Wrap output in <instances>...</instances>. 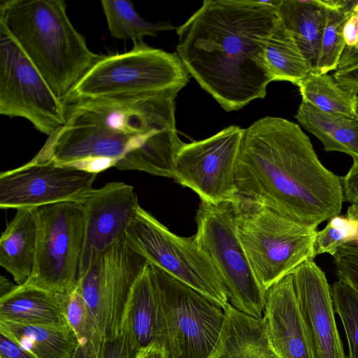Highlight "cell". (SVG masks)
I'll use <instances>...</instances> for the list:
<instances>
[{
    "label": "cell",
    "instance_id": "8992f818",
    "mask_svg": "<svg viewBox=\"0 0 358 358\" xmlns=\"http://www.w3.org/2000/svg\"><path fill=\"white\" fill-rule=\"evenodd\" d=\"M233 204L239 241L264 292L315 257L316 229L257 203L238 199Z\"/></svg>",
    "mask_w": 358,
    "mask_h": 358
},
{
    "label": "cell",
    "instance_id": "ac0fdd59",
    "mask_svg": "<svg viewBox=\"0 0 358 358\" xmlns=\"http://www.w3.org/2000/svg\"><path fill=\"white\" fill-rule=\"evenodd\" d=\"M121 329L125 331L135 357L139 350L152 343L163 345L159 301L150 264L131 289Z\"/></svg>",
    "mask_w": 358,
    "mask_h": 358
},
{
    "label": "cell",
    "instance_id": "83f0119b",
    "mask_svg": "<svg viewBox=\"0 0 358 358\" xmlns=\"http://www.w3.org/2000/svg\"><path fill=\"white\" fill-rule=\"evenodd\" d=\"M331 292L348 340L349 358H358V294L341 280L332 285Z\"/></svg>",
    "mask_w": 358,
    "mask_h": 358
},
{
    "label": "cell",
    "instance_id": "484cf974",
    "mask_svg": "<svg viewBox=\"0 0 358 358\" xmlns=\"http://www.w3.org/2000/svg\"><path fill=\"white\" fill-rule=\"evenodd\" d=\"M101 3L110 34L114 38L141 42L145 36L155 37L160 31L176 29L168 22L152 23L145 20L129 0H101Z\"/></svg>",
    "mask_w": 358,
    "mask_h": 358
},
{
    "label": "cell",
    "instance_id": "f35d334b",
    "mask_svg": "<svg viewBox=\"0 0 358 358\" xmlns=\"http://www.w3.org/2000/svg\"><path fill=\"white\" fill-rule=\"evenodd\" d=\"M17 285L13 284L8 279L4 276H1L0 279V297L8 294L13 291Z\"/></svg>",
    "mask_w": 358,
    "mask_h": 358
},
{
    "label": "cell",
    "instance_id": "b9f144b4",
    "mask_svg": "<svg viewBox=\"0 0 358 358\" xmlns=\"http://www.w3.org/2000/svg\"><path fill=\"white\" fill-rule=\"evenodd\" d=\"M356 222H358V220H357Z\"/></svg>",
    "mask_w": 358,
    "mask_h": 358
},
{
    "label": "cell",
    "instance_id": "836d02e7",
    "mask_svg": "<svg viewBox=\"0 0 358 358\" xmlns=\"http://www.w3.org/2000/svg\"><path fill=\"white\" fill-rule=\"evenodd\" d=\"M344 201L351 204L358 203V158L342 179Z\"/></svg>",
    "mask_w": 358,
    "mask_h": 358
},
{
    "label": "cell",
    "instance_id": "1f68e13d",
    "mask_svg": "<svg viewBox=\"0 0 358 358\" xmlns=\"http://www.w3.org/2000/svg\"><path fill=\"white\" fill-rule=\"evenodd\" d=\"M331 152H340L358 158V118H345L333 137Z\"/></svg>",
    "mask_w": 358,
    "mask_h": 358
},
{
    "label": "cell",
    "instance_id": "cb8c5ba5",
    "mask_svg": "<svg viewBox=\"0 0 358 358\" xmlns=\"http://www.w3.org/2000/svg\"><path fill=\"white\" fill-rule=\"evenodd\" d=\"M264 59L272 81L298 85L312 73L307 59L280 19L266 42Z\"/></svg>",
    "mask_w": 358,
    "mask_h": 358
},
{
    "label": "cell",
    "instance_id": "6da1fadb",
    "mask_svg": "<svg viewBox=\"0 0 358 358\" xmlns=\"http://www.w3.org/2000/svg\"><path fill=\"white\" fill-rule=\"evenodd\" d=\"M64 102V124L33 161L52 160L97 174L115 167L173 178L184 143L176 129L175 99L121 96Z\"/></svg>",
    "mask_w": 358,
    "mask_h": 358
},
{
    "label": "cell",
    "instance_id": "5bb4252c",
    "mask_svg": "<svg viewBox=\"0 0 358 358\" xmlns=\"http://www.w3.org/2000/svg\"><path fill=\"white\" fill-rule=\"evenodd\" d=\"M97 173L52 160L25 164L0 174V208H34L64 201L80 202Z\"/></svg>",
    "mask_w": 358,
    "mask_h": 358
},
{
    "label": "cell",
    "instance_id": "ffe728a7",
    "mask_svg": "<svg viewBox=\"0 0 358 358\" xmlns=\"http://www.w3.org/2000/svg\"><path fill=\"white\" fill-rule=\"evenodd\" d=\"M0 320L35 326L69 324L62 294L26 283L0 297Z\"/></svg>",
    "mask_w": 358,
    "mask_h": 358
},
{
    "label": "cell",
    "instance_id": "30bf717a",
    "mask_svg": "<svg viewBox=\"0 0 358 358\" xmlns=\"http://www.w3.org/2000/svg\"><path fill=\"white\" fill-rule=\"evenodd\" d=\"M36 249L34 268L26 284L58 294L78 285L85 239V215L78 201L34 208Z\"/></svg>",
    "mask_w": 358,
    "mask_h": 358
},
{
    "label": "cell",
    "instance_id": "d6986e66",
    "mask_svg": "<svg viewBox=\"0 0 358 358\" xmlns=\"http://www.w3.org/2000/svg\"><path fill=\"white\" fill-rule=\"evenodd\" d=\"M218 341L208 358H278L265 317L256 318L228 303Z\"/></svg>",
    "mask_w": 358,
    "mask_h": 358
},
{
    "label": "cell",
    "instance_id": "7bdbcfd3",
    "mask_svg": "<svg viewBox=\"0 0 358 358\" xmlns=\"http://www.w3.org/2000/svg\"><path fill=\"white\" fill-rule=\"evenodd\" d=\"M357 45H356V46H357Z\"/></svg>",
    "mask_w": 358,
    "mask_h": 358
},
{
    "label": "cell",
    "instance_id": "e0dca14e",
    "mask_svg": "<svg viewBox=\"0 0 358 358\" xmlns=\"http://www.w3.org/2000/svg\"><path fill=\"white\" fill-rule=\"evenodd\" d=\"M264 317L267 322L271 345L278 358H313L292 273L265 291Z\"/></svg>",
    "mask_w": 358,
    "mask_h": 358
},
{
    "label": "cell",
    "instance_id": "f546056e",
    "mask_svg": "<svg viewBox=\"0 0 358 358\" xmlns=\"http://www.w3.org/2000/svg\"><path fill=\"white\" fill-rule=\"evenodd\" d=\"M358 235V222L349 219L343 227H334L329 223L326 227L317 231L314 250L315 256L328 253L331 256L343 245L353 241Z\"/></svg>",
    "mask_w": 358,
    "mask_h": 358
},
{
    "label": "cell",
    "instance_id": "ba28073f",
    "mask_svg": "<svg viewBox=\"0 0 358 358\" xmlns=\"http://www.w3.org/2000/svg\"><path fill=\"white\" fill-rule=\"evenodd\" d=\"M124 241L150 264L190 286L221 308L229 303L217 270L194 236L173 234L140 206L126 230Z\"/></svg>",
    "mask_w": 358,
    "mask_h": 358
},
{
    "label": "cell",
    "instance_id": "603a6c76",
    "mask_svg": "<svg viewBox=\"0 0 358 358\" xmlns=\"http://www.w3.org/2000/svg\"><path fill=\"white\" fill-rule=\"evenodd\" d=\"M0 333L36 358H71L77 345L69 324L45 327L0 320Z\"/></svg>",
    "mask_w": 358,
    "mask_h": 358
},
{
    "label": "cell",
    "instance_id": "f1b7e54d",
    "mask_svg": "<svg viewBox=\"0 0 358 358\" xmlns=\"http://www.w3.org/2000/svg\"><path fill=\"white\" fill-rule=\"evenodd\" d=\"M295 117L304 129L320 141L327 152H331L334 135L347 118L327 113L304 101L300 103Z\"/></svg>",
    "mask_w": 358,
    "mask_h": 358
},
{
    "label": "cell",
    "instance_id": "4dcf8cb0",
    "mask_svg": "<svg viewBox=\"0 0 358 358\" xmlns=\"http://www.w3.org/2000/svg\"><path fill=\"white\" fill-rule=\"evenodd\" d=\"M336 273L358 294V246L354 241L341 246L333 256Z\"/></svg>",
    "mask_w": 358,
    "mask_h": 358
},
{
    "label": "cell",
    "instance_id": "4316f807",
    "mask_svg": "<svg viewBox=\"0 0 358 358\" xmlns=\"http://www.w3.org/2000/svg\"><path fill=\"white\" fill-rule=\"evenodd\" d=\"M353 13L349 1L343 0V7L327 9L325 25L321 39L317 64L312 73L324 74L336 71L346 47L343 28Z\"/></svg>",
    "mask_w": 358,
    "mask_h": 358
},
{
    "label": "cell",
    "instance_id": "8fae6325",
    "mask_svg": "<svg viewBox=\"0 0 358 358\" xmlns=\"http://www.w3.org/2000/svg\"><path fill=\"white\" fill-rule=\"evenodd\" d=\"M0 113L22 117L50 136L66 122V104L0 26Z\"/></svg>",
    "mask_w": 358,
    "mask_h": 358
},
{
    "label": "cell",
    "instance_id": "d590c367",
    "mask_svg": "<svg viewBox=\"0 0 358 358\" xmlns=\"http://www.w3.org/2000/svg\"><path fill=\"white\" fill-rule=\"evenodd\" d=\"M0 358H36L0 333Z\"/></svg>",
    "mask_w": 358,
    "mask_h": 358
},
{
    "label": "cell",
    "instance_id": "7a4b0ae2",
    "mask_svg": "<svg viewBox=\"0 0 358 358\" xmlns=\"http://www.w3.org/2000/svg\"><path fill=\"white\" fill-rule=\"evenodd\" d=\"M279 20L261 0H205L176 28L177 53L189 76L227 112L266 95L264 51Z\"/></svg>",
    "mask_w": 358,
    "mask_h": 358
},
{
    "label": "cell",
    "instance_id": "d6a6232c",
    "mask_svg": "<svg viewBox=\"0 0 358 358\" xmlns=\"http://www.w3.org/2000/svg\"><path fill=\"white\" fill-rule=\"evenodd\" d=\"M102 358H135L123 329L115 337L106 338Z\"/></svg>",
    "mask_w": 358,
    "mask_h": 358
},
{
    "label": "cell",
    "instance_id": "7402d4cb",
    "mask_svg": "<svg viewBox=\"0 0 358 358\" xmlns=\"http://www.w3.org/2000/svg\"><path fill=\"white\" fill-rule=\"evenodd\" d=\"M36 219L34 208L17 209L0 238V266L17 285L30 278L35 262Z\"/></svg>",
    "mask_w": 358,
    "mask_h": 358
},
{
    "label": "cell",
    "instance_id": "2e32d148",
    "mask_svg": "<svg viewBox=\"0 0 358 358\" xmlns=\"http://www.w3.org/2000/svg\"><path fill=\"white\" fill-rule=\"evenodd\" d=\"M292 274L313 358H345L325 273L313 259H308Z\"/></svg>",
    "mask_w": 358,
    "mask_h": 358
},
{
    "label": "cell",
    "instance_id": "9c48e42d",
    "mask_svg": "<svg viewBox=\"0 0 358 358\" xmlns=\"http://www.w3.org/2000/svg\"><path fill=\"white\" fill-rule=\"evenodd\" d=\"M196 223L194 239L217 270L229 303L250 316L263 317L264 292L239 241L234 204L201 201Z\"/></svg>",
    "mask_w": 358,
    "mask_h": 358
},
{
    "label": "cell",
    "instance_id": "e575fe53",
    "mask_svg": "<svg viewBox=\"0 0 358 358\" xmlns=\"http://www.w3.org/2000/svg\"><path fill=\"white\" fill-rule=\"evenodd\" d=\"M333 77L343 88L358 93V64L337 69L334 71Z\"/></svg>",
    "mask_w": 358,
    "mask_h": 358
},
{
    "label": "cell",
    "instance_id": "44dd1931",
    "mask_svg": "<svg viewBox=\"0 0 358 358\" xmlns=\"http://www.w3.org/2000/svg\"><path fill=\"white\" fill-rule=\"evenodd\" d=\"M336 6L334 0H280L276 8L279 19L293 36L312 72L317 64L327 9Z\"/></svg>",
    "mask_w": 358,
    "mask_h": 358
},
{
    "label": "cell",
    "instance_id": "60d3db41",
    "mask_svg": "<svg viewBox=\"0 0 358 358\" xmlns=\"http://www.w3.org/2000/svg\"><path fill=\"white\" fill-rule=\"evenodd\" d=\"M354 241V242H355V243L358 246V235H357V238H356L355 241Z\"/></svg>",
    "mask_w": 358,
    "mask_h": 358
},
{
    "label": "cell",
    "instance_id": "8d00e7d4",
    "mask_svg": "<svg viewBox=\"0 0 358 358\" xmlns=\"http://www.w3.org/2000/svg\"><path fill=\"white\" fill-rule=\"evenodd\" d=\"M343 36L346 47L353 48L358 45V13H353L346 20Z\"/></svg>",
    "mask_w": 358,
    "mask_h": 358
},
{
    "label": "cell",
    "instance_id": "7c38bea8",
    "mask_svg": "<svg viewBox=\"0 0 358 358\" xmlns=\"http://www.w3.org/2000/svg\"><path fill=\"white\" fill-rule=\"evenodd\" d=\"M244 129L231 125L200 141L183 143L173 178L211 204L238 201L236 171Z\"/></svg>",
    "mask_w": 358,
    "mask_h": 358
},
{
    "label": "cell",
    "instance_id": "d4e9b609",
    "mask_svg": "<svg viewBox=\"0 0 358 358\" xmlns=\"http://www.w3.org/2000/svg\"><path fill=\"white\" fill-rule=\"evenodd\" d=\"M302 101L335 115L358 118V93L341 87L328 73H309L297 85Z\"/></svg>",
    "mask_w": 358,
    "mask_h": 358
},
{
    "label": "cell",
    "instance_id": "74e56055",
    "mask_svg": "<svg viewBox=\"0 0 358 358\" xmlns=\"http://www.w3.org/2000/svg\"><path fill=\"white\" fill-rule=\"evenodd\" d=\"M135 358H170V357L163 345L155 343L139 350Z\"/></svg>",
    "mask_w": 358,
    "mask_h": 358
},
{
    "label": "cell",
    "instance_id": "9a60e30c",
    "mask_svg": "<svg viewBox=\"0 0 358 358\" xmlns=\"http://www.w3.org/2000/svg\"><path fill=\"white\" fill-rule=\"evenodd\" d=\"M80 202L85 224L79 278L111 246L124 241L126 230L141 206L134 187L121 182L93 188Z\"/></svg>",
    "mask_w": 358,
    "mask_h": 358
},
{
    "label": "cell",
    "instance_id": "52a82bcc",
    "mask_svg": "<svg viewBox=\"0 0 358 358\" xmlns=\"http://www.w3.org/2000/svg\"><path fill=\"white\" fill-rule=\"evenodd\" d=\"M150 266L159 301L162 345L170 358H208L223 325V308L159 267Z\"/></svg>",
    "mask_w": 358,
    "mask_h": 358
},
{
    "label": "cell",
    "instance_id": "4fadbf2b",
    "mask_svg": "<svg viewBox=\"0 0 358 358\" xmlns=\"http://www.w3.org/2000/svg\"><path fill=\"white\" fill-rule=\"evenodd\" d=\"M148 262L126 242L103 252L79 278L78 288L90 315L105 338L117 336L131 289Z\"/></svg>",
    "mask_w": 358,
    "mask_h": 358
},
{
    "label": "cell",
    "instance_id": "277c9868",
    "mask_svg": "<svg viewBox=\"0 0 358 358\" xmlns=\"http://www.w3.org/2000/svg\"><path fill=\"white\" fill-rule=\"evenodd\" d=\"M66 8L63 0H3L0 5V26L62 101L102 57L89 48Z\"/></svg>",
    "mask_w": 358,
    "mask_h": 358
},
{
    "label": "cell",
    "instance_id": "3957f363",
    "mask_svg": "<svg viewBox=\"0 0 358 358\" xmlns=\"http://www.w3.org/2000/svg\"><path fill=\"white\" fill-rule=\"evenodd\" d=\"M238 199L316 229L339 215L341 178L319 159L300 126L267 116L244 129L236 171Z\"/></svg>",
    "mask_w": 358,
    "mask_h": 358
},
{
    "label": "cell",
    "instance_id": "5b68a950",
    "mask_svg": "<svg viewBox=\"0 0 358 358\" xmlns=\"http://www.w3.org/2000/svg\"><path fill=\"white\" fill-rule=\"evenodd\" d=\"M134 43L129 52L102 56L63 101L121 96L175 99L190 78L178 53Z\"/></svg>",
    "mask_w": 358,
    "mask_h": 358
},
{
    "label": "cell",
    "instance_id": "ab89813d",
    "mask_svg": "<svg viewBox=\"0 0 358 358\" xmlns=\"http://www.w3.org/2000/svg\"><path fill=\"white\" fill-rule=\"evenodd\" d=\"M346 217L355 221L358 220V203L351 204L349 206Z\"/></svg>",
    "mask_w": 358,
    "mask_h": 358
}]
</instances>
